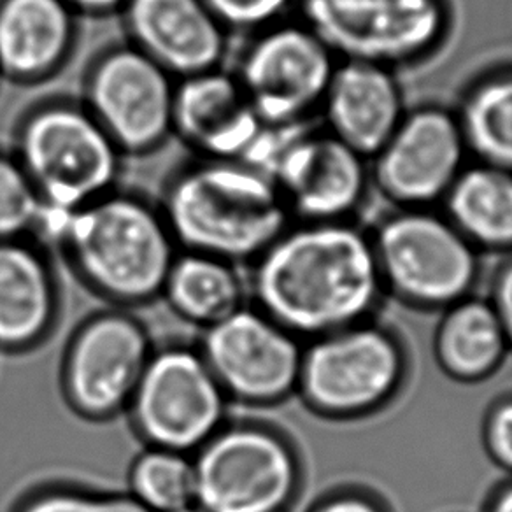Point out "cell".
<instances>
[{"mask_svg": "<svg viewBox=\"0 0 512 512\" xmlns=\"http://www.w3.org/2000/svg\"><path fill=\"white\" fill-rule=\"evenodd\" d=\"M44 213L43 200L15 155L0 153V241L39 234Z\"/></svg>", "mask_w": 512, "mask_h": 512, "instance_id": "cell-26", "label": "cell"}, {"mask_svg": "<svg viewBox=\"0 0 512 512\" xmlns=\"http://www.w3.org/2000/svg\"><path fill=\"white\" fill-rule=\"evenodd\" d=\"M384 292L421 311L469 297L481 255L439 207H392L369 230Z\"/></svg>", "mask_w": 512, "mask_h": 512, "instance_id": "cell-5", "label": "cell"}, {"mask_svg": "<svg viewBox=\"0 0 512 512\" xmlns=\"http://www.w3.org/2000/svg\"><path fill=\"white\" fill-rule=\"evenodd\" d=\"M13 155L44 207L60 213L114 192L123 157L83 102L69 100L29 111L16 132Z\"/></svg>", "mask_w": 512, "mask_h": 512, "instance_id": "cell-4", "label": "cell"}, {"mask_svg": "<svg viewBox=\"0 0 512 512\" xmlns=\"http://www.w3.org/2000/svg\"><path fill=\"white\" fill-rule=\"evenodd\" d=\"M488 300L502 325L512 353V253L493 272Z\"/></svg>", "mask_w": 512, "mask_h": 512, "instance_id": "cell-31", "label": "cell"}, {"mask_svg": "<svg viewBox=\"0 0 512 512\" xmlns=\"http://www.w3.org/2000/svg\"><path fill=\"white\" fill-rule=\"evenodd\" d=\"M141 318L125 307L90 316L65 349L62 388L86 420H111L128 409L155 353Z\"/></svg>", "mask_w": 512, "mask_h": 512, "instance_id": "cell-11", "label": "cell"}, {"mask_svg": "<svg viewBox=\"0 0 512 512\" xmlns=\"http://www.w3.org/2000/svg\"><path fill=\"white\" fill-rule=\"evenodd\" d=\"M407 377L404 342L372 318L304 342L297 393L318 416L358 420L390 406Z\"/></svg>", "mask_w": 512, "mask_h": 512, "instance_id": "cell-6", "label": "cell"}, {"mask_svg": "<svg viewBox=\"0 0 512 512\" xmlns=\"http://www.w3.org/2000/svg\"><path fill=\"white\" fill-rule=\"evenodd\" d=\"M128 495L150 512H172L195 504L192 455L148 446L132 462Z\"/></svg>", "mask_w": 512, "mask_h": 512, "instance_id": "cell-25", "label": "cell"}, {"mask_svg": "<svg viewBox=\"0 0 512 512\" xmlns=\"http://www.w3.org/2000/svg\"><path fill=\"white\" fill-rule=\"evenodd\" d=\"M199 349L228 400L267 407L297 393L304 341L255 304L206 328Z\"/></svg>", "mask_w": 512, "mask_h": 512, "instance_id": "cell-13", "label": "cell"}, {"mask_svg": "<svg viewBox=\"0 0 512 512\" xmlns=\"http://www.w3.org/2000/svg\"><path fill=\"white\" fill-rule=\"evenodd\" d=\"M307 512H390V509L374 491L349 486L330 491Z\"/></svg>", "mask_w": 512, "mask_h": 512, "instance_id": "cell-30", "label": "cell"}, {"mask_svg": "<svg viewBox=\"0 0 512 512\" xmlns=\"http://www.w3.org/2000/svg\"><path fill=\"white\" fill-rule=\"evenodd\" d=\"M293 221H355L372 188L369 158L325 128L293 130L269 169Z\"/></svg>", "mask_w": 512, "mask_h": 512, "instance_id": "cell-15", "label": "cell"}, {"mask_svg": "<svg viewBox=\"0 0 512 512\" xmlns=\"http://www.w3.org/2000/svg\"><path fill=\"white\" fill-rule=\"evenodd\" d=\"M441 313L434 355L442 372L465 384L495 376L511 351L488 297L472 293Z\"/></svg>", "mask_w": 512, "mask_h": 512, "instance_id": "cell-21", "label": "cell"}, {"mask_svg": "<svg viewBox=\"0 0 512 512\" xmlns=\"http://www.w3.org/2000/svg\"><path fill=\"white\" fill-rule=\"evenodd\" d=\"M407 109L397 71L339 60L318 114L327 132L370 160L399 127Z\"/></svg>", "mask_w": 512, "mask_h": 512, "instance_id": "cell-18", "label": "cell"}, {"mask_svg": "<svg viewBox=\"0 0 512 512\" xmlns=\"http://www.w3.org/2000/svg\"><path fill=\"white\" fill-rule=\"evenodd\" d=\"M192 460L204 512H290L304 488L295 442L264 421H227Z\"/></svg>", "mask_w": 512, "mask_h": 512, "instance_id": "cell-7", "label": "cell"}, {"mask_svg": "<svg viewBox=\"0 0 512 512\" xmlns=\"http://www.w3.org/2000/svg\"><path fill=\"white\" fill-rule=\"evenodd\" d=\"M369 162L372 188L392 207H439L472 157L455 109L421 104Z\"/></svg>", "mask_w": 512, "mask_h": 512, "instance_id": "cell-12", "label": "cell"}, {"mask_svg": "<svg viewBox=\"0 0 512 512\" xmlns=\"http://www.w3.org/2000/svg\"><path fill=\"white\" fill-rule=\"evenodd\" d=\"M283 127L267 125L235 74L200 72L178 79L172 134L207 160H239L265 172Z\"/></svg>", "mask_w": 512, "mask_h": 512, "instance_id": "cell-16", "label": "cell"}, {"mask_svg": "<svg viewBox=\"0 0 512 512\" xmlns=\"http://www.w3.org/2000/svg\"><path fill=\"white\" fill-rule=\"evenodd\" d=\"M13 512H150L128 493H100L71 484L30 491Z\"/></svg>", "mask_w": 512, "mask_h": 512, "instance_id": "cell-27", "label": "cell"}, {"mask_svg": "<svg viewBox=\"0 0 512 512\" xmlns=\"http://www.w3.org/2000/svg\"><path fill=\"white\" fill-rule=\"evenodd\" d=\"M483 512H512V477L491 491L484 502Z\"/></svg>", "mask_w": 512, "mask_h": 512, "instance_id": "cell-33", "label": "cell"}, {"mask_svg": "<svg viewBox=\"0 0 512 512\" xmlns=\"http://www.w3.org/2000/svg\"><path fill=\"white\" fill-rule=\"evenodd\" d=\"M337 58L300 20L253 34L235 76L271 127L307 125L320 113Z\"/></svg>", "mask_w": 512, "mask_h": 512, "instance_id": "cell-10", "label": "cell"}, {"mask_svg": "<svg viewBox=\"0 0 512 512\" xmlns=\"http://www.w3.org/2000/svg\"><path fill=\"white\" fill-rule=\"evenodd\" d=\"M479 253H512V172L472 160L439 206Z\"/></svg>", "mask_w": 512, "mask_h": 512, "instance_id": "cell-22", "label": "cell"}, {"mask_svg": "<svg viewBox=\"0 0 512 512\" xmlns=\"http://www.w3.org/2000/svg\"><path fill=\"white\" fill-rule=\"evenodd\" d=\"M130 44L183 79L221 67L228 30L206 0H127L123 6Z\"/></svg>", "mask_w": 512, "mask_h": 512, "instance_id": "cell-17", "label": "cell"}, {"mask_svg": "<svg viewBox=\"0 0 512 512\" xmlns=\"http://www.w3.org/2000/svg\"><path fill=\"white\" fill-rule=\"evenodd\" d=\"M181 251L253 264L293 223L267 172L239 160H207L179 171L160 207Z\"/></svg>", "mask_w": 512, "mask_h": 512, "instance_id": "cell-2", "label": "cell"}, {"mask_svg": "<svg viewBox=\"0 0 512 512\" xmlns=\"http://www.w3.org/2000/svg\"><path fill=\"white\" fill-rule=\"evenodd\" d=\"M299 0H206L214 16L227 30L260 32L290 20Z\"/></svg>", "mask_w": 512, "mask_h": 512, "instance_id": "cell-28", "label": "cell"}, {"mask_svg": "<svg viewBox=\"0 0 512 512\" xmlns=\"http://www.w3.org/2000/svg\"><path fill=\"white\" fill-rule=\"evenodd\" d=\"M172 512H204L200 507H197V505L192 504L188 505V507H183V509H178V511H172Z\"/></svg>", "mask_w": 512, "mask_h": 512, "instance_id": "cell-34", "label": "cell"}, {"mask_svg": "<svg viewBox=\"0 0 512 512\" xmlns=\"http://www.w3.org/2000/svg\"><path fill=\"white\" fill-rule=\"evenodd\" d=\"M76 13L83 15H109L120 11L127 0H65Z\"/></svg>", "mask_w": 512, "mask_h": 512, "instance_id": "cell-32", "label": "cell"}, {"mask_svg": "<svg viewBox=\"0 0 512 512\" xmlns=\"http://www.w3.org/2000/svg\"><path fill=\"white\" fill-rule=\"evenodd\" d=\"M227 393L199 348L155 349L128 413L148 446L193 455L225 423Z\"/></svg>", "mask_w": 512, "mask_h": 512, "instance_id": "cell-9", "label": "cell"}, {"mask_svg": "<svg viewBox=\"0 0 512 512\" xmlns=\"http://www.w3.org/2000/svg\"><path fill=\"white\" fill-rule=\"evenodd\" d=\"M176 83L134 44H121L93 62L83 106L123 155H143L172 136Z\"/></svg>", "mask_w": 512, "mask_h": 512, "instance_id": "cell-14", "label": "cell"}, {"mask_svg": "<svg viewBox=\"0 0 512 512\" xmlns=\"http://www.w3.org/2000/svg\"><path fill=\"white\" fill-rule=\"evenodd\" d=\"M483 444L491 462L512 477V393L495 400L484 416Z\"/></svg>", "mask_w": 512, "mask_h": 512, "instance_id": "cell-29", "label": "cell"}, {"mask_svg": "<svg viewBox=\"0 0 512 512\" xmlns=\"http://www.w3.org/2000/svg\"><path fill=\"white\" fill-rule=\"evenodd\" d=\"M60 313L50 260L29 239L0 241V349L20 353L48 339Z\"/></svg>", "mask_w": 512, "mask_h": 512, "instance_id": "cell-19", "label": "cell"}, {"mask_svg": "<svg viewBox=\"0 0 512 512\" xmlns=\"http://www.w3.org/2000/svg\"><path fill=\"white\" fill-rule=\"evenodd\" d=\"M78 13L65 0H0V76L50 78L71 55Z\"/></svg>", "mask_w": 512, "mask_h": 512, "instance_id": "cell-20", "label": "cell"}, {"mask_svg": "<svg viewBox=\"0 0 512 512\" xmlns=\"http://www.w3.org/2000/svg\"><path fill=\"white\" fill-rule=\"evenodd\" d=\"M455 113L472 160L512 172V65L472 79Z\"/></svg>", "mask_w": 512, "mask_h": 512, "instance_id": "cell-24", "label": "cell"}, {"mask_svg": "<svg viewBox=\"0 0 512 512\" xmlns=\"http://www.w3.org/2000/svg\"><path fill=\"white\" fill-rule=\"evenodd\" d=\"M297 11L337 60L397 72L434 57L453 29L449 0H299Z\"/></svg>", "mask_w": 512, "mask_h": 512, "instance_id": "cell-8", "label": "cell"}, {"mask_svg": "<svg viewBox=\"0 0 512 512\" xmlns=\"http://www.w3.org/2000/svg\"><path fill=\"white\" fill-rule=\"evenodd\" d=\"M162 297L178 318L206 330L248 304V283L234 262L178 251Z\"/></svg>", "mask_w": 512, "mask_h": 512, "instance_id": "cell-23", "label": "cell"}, {"mask_svg": "<svg viewBox=\"0 0 512 512\" xmlns=\"http://www.w3.org/2000/svg\"><path fill=\"white\" fill-rule=\"evenodd\" d=\"M251 265L253 304L304 342L376 318L386 295L356 221H293Z\"/></svg>", "mask_w": 512, "mask_h": 512, "instance_id": "cell-1", "label": "cell"}, {"mask_svg": "<svg viewBox=\"0 0 512 512\" xmlns=\"http://www.w3.org/2000/svg\"><path fill=\"white\" fill-rule=\"evenodd\" d=\"M55 241L83 283L118 307L162 297L178 255L160 207L118 190L65 214Z\"/></svg>", "mask_w": 512, "mask_h": 512, "instance_id": "cell-3", "label": "cell"}]
</instances>
